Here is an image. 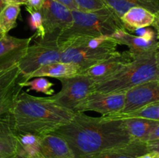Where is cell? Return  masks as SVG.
<instances>
[{
	"label": "cell",
	"mask_w": 159,
	"mask_h": 158,
	"mask_svg": "<svg viewBox=\"0 0 159 158\" xmlns=\"http://www.w3.org/2000/svg\"><path fill=\"white\" fill-rule=\"evenodd\" d=\"M159 80L155 53L133 59L119 71L94 85V91L126 92L135 86Z\"/></svg>",
	"instance_id": "cell-4"
},
{
	"label": "cell",
	"mask_w": 159,
	"mask_h": 158,
	"mask_svg": "<svg viewBox=\"0 0 159 158\" xmlns=\"http://www.w3.org/2000/svg\"><path fill=\"white\" fill-rule=\"evenodd\" d=\"M6 5V3L3 0H0V12L2 11V9L5 7V6Z\"/></svg>",
	"instance_id": "cell-37"
},
{
	"label": "cell",
	"mask_w": 159,
	"mask_h": 158,
	"mask_svg": "<svg viewBox=\"0 0 159 158\" xmlns=\"http://www.w3.org/2000/svg\"><path fill=\"white\" fill-rule=\"evenodd\" d=\"M18 63L0 65V119L10 114L23 87L19 84Z\"/></svg>",
	"instance_id": "cell-9"
},
{
	"label": "cell",
	"mask_w": 159,
	"mask_h": 158,
	"mask_svg": "<svg viewBox=\"0 0 159 158\" xmlns=\"http://www.w3.org/2000/svg\"><path fill=\"white\" fill-rule=\"evenodd\" d=\"M44 0H27L25 4L26 10H40Z\"/></svg>",
	"instance_id": "cell-29"
},
{
	"label": "cell",
	"mask_w": 159,
	"mask_h": 158,
	"mask_svg": "<svg viewBox=\"0 0 159 158\" xmlns=\"http://www.w3.org/2000/svg\"><path fill=\"white\" fill-rule=\"evenodd\" d=\"M0 158H19L18 141L10 114L0 119Z\"/></svg>",
	"instance_id": "cell-15"
},
{
	"label": "cell",
	"mask_w": 159,
	"mask_h": 158,
	"mask_svg": "<svg viewBox=\"0 0 159 158\" xmlns=\"http://www.w3.org/2000/svg\"><path fill=\"white\" fill-rule=\"evenodd\" d=\"M40 12L47 40H58L59 36L73 23L71 9L54 0H44Z\"/></svg>",
	"instance_id": "cell-8"
},
{
	"label": "cell",
	"mask_w": 159,
	"mask_h": 158,
	"mask_svg": "<svg viewBox=\"0 0 159 158\" xmlns=\"http://www.w3.org/2000/svg\"><path fill=\"white\" fill-rule=\"evenodd\" d=\"M132 140L147 142L152 130L159 124V121L141 118H127L122 119Z\"/></svg>",
	"instance_id": "cell-20"
},
{
	"label": "cell",
	"mask_w": 159,
	"mask_h": 158,
	"mask_svg": "<svg viewBox=\"0 0 159 158\" xmlns=\"http://www.w3.org/2000/svg\"><path fill=\"white\" fill-rule=\"evenodd\" d=\"M157 139H159V124L152 131V133L149 134L148 137L147 142H149V141H154L157 140Z\"/></svg>",
	"instance_id": "cell-33"
},
{
	"label": "cell",
	"mask_w": 159,
	"mask_h": 158,
	"mask_svg": "<svg viewBox=\"0 0 159 158\" xmlns=\"http://www.w3.org/2000/svg\"><path fill=\"white\" fill-rule=\"evenodd\" d=\"M126 92L93 91L76 107L75 112H96L102 116L120 112L125 103Z\"/></svg>",
	"instance_id": "cell-10"
},
{
	"label": "cell",
	"mask_w": 159,
	"mask_h": 158,
	"mask_svg": "<svg viewBox=\"0 0 159 158\" xmlns=\"http://www.w3.org/2000/svg\"><path fill=\"white\" fill-rule=\"evenodd\" d=\"M80 71L81 69L79 68V67L74 64L59 61L40 68L34 73H32L27 77L26 81L36 77H54L57 79L70 77L79 74Z\"/></svg>",
	"instance_id": "cell-18"
},
{
	"label": "cell",
	"mask_w": 159,
	"mask_h": 158,
	"mask_svg": "<svg viewBox=\"0 0 159 158\" xmlns=\"http://www.w3.org/2000/svg\"><path fill=\"white\" fill-rule=\"evenodd\" d=\"M133 60L128 50L118 52L112 57L82 70L79 74L88 76L96 82H99L119 71Z\"/></svg>",
	"instance_id": "cell-13"
},
{
	"label": "cell",
	"mask_w": 159,
	"mask_h": 158,
	"mask_svg": "<svg viewBox=\"0 0 159 158\" xmlns=\"http://www.w3.org/2000/svg\"><path fill=\"white\" fill-rule=\"evenodd\" d=\"M155 30V34H156V38L159 42V10L155 12V20H154L153 23L152 25Z\"/></svg>",
	"instance_id": "cell-32"
},
{
	"label": "cell",
	"mask_w": 159,
	"mask_h": 158,
	"mask_svg": "<svg viewBox=\"0 0 159 158\" xmlns=\"http://www.w3.org/2000/svg\"><path fill=\"white\" fill-rule=\"evenodd\" d=\"M58 43L61 51V61L74 64L81 71L119 52L117 43L107 36H71Z\"/></svg>",
	"instance_id": "cell-3"
},
{
	"label": "cell",
	"mask_w": 159,
	"mask_h": 158,
	"mask_svg": "<svg viewBox=\"0 0 159 158\" xmlns=\"http://www.w3.org/2000/svg\"><path fill=\"white\" fill-rule=\"evenodd\" d=\"M117 44L128 46L129 53L132 59L153 54L159 48V42L157 38L146 39L127 32L125 29H120L113 33L111 36Z\"/></svg>",
	"instance_id": "cell-12"
},
{
	"label": "cell",
	"mask_w": 159,
	"mask_h": 158,
	"mask_svg": "<svg viewBox=\"0 0 159 158\" xmlns=\"http://www.w3.org/2000/svg\"><path fill=\"white\" fill-rule=\"evenodd\" d=\"M40 156L41 158H75L68 143L54 133L42 136Z\"/></svg>",
	"instance_id": "cell-16"
},
{
	"label": "cell",
	"mask_w": 159,
	"mask_h": 158,
	"mask_svg": "<svg viewBox=\"0 0 159 158\" xmlns=\"http://www.w3.org/2000/svg\"><path fill=\"white\" fill-rule=\"evenodd\" d=\"M148 151H155L159 153V139L146 142Z\"/></svg>",
	"instance_id": "cell-31"
},
{
	"label": "cell",
	"mask_w": 159,
	"mask_h": 158,
	"mask_svg": "<svg viewBox=\"0 0 159 158\" xmlns=\"http://www.w3.org/2000/svg\"><path fill=\"white\" fill-rule=\"evenodd\" d=\"M58 40H40L30 45L26 54L18 62L20 81H26L32 73L41 67L61 61Z\"/></svg>",
	"instance_id": "cell-6"
},
{
	"label": "cell",
	"mask_w": 159,
	"mask_h": 158,
	"mask_svg": "<svg viewBox=\"0 0 159 158\" xmlns=\"http://www.w3.org/2000/svg\"><path fill=\"white\" fill-rule=\"evenodd\" d=\"M54 1L57 2L64 5V6H66L67 8L71 9V11L79 10V8H78L77 5L75 4L74 0H54Z\"/></svg>",
	"instance_id": "cell-30"
},
{
	"label": "cell",
	"mask_w": 159,
	"mask_h": 158,
	"mask_svg": "<svg viewBox=\"0 0 159 158\" xmlns=\"http://www.w3.org/2000/svg\"><path fill=\"white\" fill-rule=\"evenodd\" d=\"M71 12L72 25L59 36L58 41L71 36L110 37L124 28L120 19L107 7L91 12L73 10Z\"/></svg>",
	"instance_id": "cell-5"
},
{
	"label": "cell",
	"mask_w": 159,
	"mask_h": 158,
	"mask_svg": "<svg viewBox=\"0 0 159 158\" xmlns=\"http://www.w3.org/2000/svg\"><path fill=\"white\" fill-rule=\"evenodd\" d=\"M148 152L146 142L132 140L127 145L106 150L89 158H136Z\"/></svg>",
	"instance_id": "cell-19"
},
{
	"label": "cell",
	"mask_w": 159,
	"mask_h": 158,
	"mask_svg": "<svg viewBox=\"0 0 159 158\" xmlns=\"http://www.w3.org/2000/svg\"><path fill=\"white\" fill-rule=\"evenodd\" d=\"M155 62H156L157 69H158L159 75V48L157 50L156 52H155Z\"/></svg>",
	"instance_id": "cell-36"
},
{
	"label": "cell",
	"mask_w": 159,
	"mask_h": 158,
	"mask_svg": "<svg viewBox=\"0 0 159 158\" xmlns=\"http://www.w3.org/2000/svg\"><path fill=\"white\" fill-rule=\"evenodd\" d=\"M19 84L23 88L28 87V89L26 91H35L37 92L43 93L48 96L54 94V90L53 89L54 84L45 77H36L32 78V80L24 82L20 81L19 79Z\"/></svg>",
	"instance_id": "cell-24"
},
{
	"label": "cell",
	"mask_w": 159,
	"mask_h": 158,
	"mask_svg": "<svg viewBox=\"0 0 159 158\" xmlns=\"http://www.w3.org/2000/svg\"><path fill=\"white\" fill-rule=\"evenodd\" d=\"M20 12V5L6 4L0 12V37L6 35L16 26Z\"/></svg>",
	"instance_id": "cell-23"
},
{
	"label": "cell",
	"mask_w": 159,
	"mask_h": 158,
	"mask_svg": "<svg viewBox=\"0 0 159 158\" xmlns=\"http://www.w3.org/2000/svg\"><path fill=\"white\" fill-rule=\"evenodd\" d=\"M107 119H124L127 118H141V119H151L159 121V101L148 104L142 108L130 112H117L113 114L102 116Z\"/></svg>",
	"instance_id": "cell-22"
},
{
	"label": "cell",
	"mask_w": 159,
	"mask_h": 158,
	"mask_svg": "<svg viewBox=\"0 0 159 158\" xmlns=\"http://www.w3.org/2000/svg\"><path fill=\"white\" fill-rule=\"evenodd\" d=\"M33 38H17L8 34L0 37V65L18 63L26 54Z\"/></svg>",
	"instance_id": "cell-14"
},
{
	"label": "cell",
	"mask_w": 159,
	"mask_h": 158,
	"mask_svg": "<svg viewBox=\"0 0 159 158\" xmlns=\"http://www.w3.org/2000/svg\"><path fill=\"white\" fill-rule=\"evenodd\" d=\"M18 141L19 158H41L42 136L27 133H16Z\"/></svg>",
	"instance_id": "cell-21"
},
{
	"label": "cell",
	"mask_w": 159,
	"mask_h": 158,
	"mask_svg": "<svg viewBox=\"0 0 159 158\" xmlns=\"http://www.w3.org/2000/svg\"><path fill=\"white\" fill-rule=\"evenodd\" d=\"M54 133L65 139L75 158H89L132 141L122 119L93 117L81 112H75L71 122Z\"/></svg>",
	"instance_id": "cell-1"
},
{
	"label": "cell",
	"mask_w": 159,
	"mask_h": 158,
	"mask_svg": "<svg viewBox=\"0 0 159 158\" xmlns=\"http://www.w3.org/2000/svg\"><path fill=\"white\" fill-rule=\"evenodd\" d=\"M6 4H18V5H25L27 0H3Z\"/></svg>",
	"instance_id": "cell-35"
},
{
	"label": "cell",
	"mask_w": 159,
	"mask_h": 158,
	"mask_svg": "<svg viewBox=\"0 0 159 158\" xmlns=\"http://www.w3.org/2000/svg\"><path fill=\"white\" fill-rule=\"evenodd\" d=\"M58 80L61 83V90L47 98L57 105L74 112L78 105L94 91L96 81L88 76L77 74Z\"/></svg>",
	"instance_id": "cell-7"
},
{
	"label": "cell",
	"mask_w": 159,
	"mask_h": 158,
	"mask_svg": "<svg viewBox=\"0 0 159 158\" xmlns=\"http://www.w3.org/2000/svg\"><path fill=\"white\" fill-rule=\"evenodd\" d=\"M120 20L124 29L131 33L134 29L152 26L155 20V13L142 6H134L127 11Z\"/></svg>",
	"instance_id": "cell-17"
},
{
	"label": "cell",
	"mask_w": 159,
	"mask_h": 158,
	"mask_svg": "<svg viewBox=\"0 0 159 158\" xmlns=\"http://www.w3.org/2000/svg\"><path fill=\"white\" fill-rule=\"evenodd\" d=\"M30 13L29 26L32 30L35 31L34 38L39 40H44L45 29L43 26V16L40 10H27Z\"/></svg>",
	"instance_id": "cell-26"
},
{
	"label": "cell",
	"mask_w": 159,
	"mask_h": 158,
	"mask_svg": "<svg viewBox=\"0 0 159 158\" xmlns=\"http://www.w3.org/2000/svg\"><path fill=\"white\" fill-rule=\"evenodd\" d=\"M102 2L120 19H121L123 15L130 8L134 6H142L145 8L138 0H102Z\"/></svg>",
	"instance_id": "cell-25"
},
{
	"label": "cell",
	"mask_w": 159,
	"mask_h": 158,
	"mask_svg": "<svg viewBox=\"0 0 159 158\" xmlns=\"http://www.w3.org/2000/svg\"><path fill=\"white\" fill-rule=\"evenodd\" d=\"M144 7L152 12H156L159 10V0H138Z\"/></svg>",
	"instance_id": "cell-28"
},
{
	"label": "cell",
	"mask_w": 159,
	"mask_h": 158,
	"mask_svg": "<svg viewBox=\"0 0 159 158\" xmlns=\"http://www.w3.org/2000/svg\"><path fill=\"white\" fill-rule=\"evenodd\" d=\"M136 158H159V153L155 151H149Z\"/></svg>",
	"instance_id": "cell-34"
},
{
	"label": "cell",
	"mask_w": 159,
	"mask_h": 158,
	"mask_svg": "<svg viewBox=\"0 0 159 158\" xmlns=\"http://www.w3.org/2000/svg\"><path fill=\"white\" fill-rule=\"evenodd\" d=\"M75 112L54 103L47 97L21 91L10 113L16 133L43 136L54 133L71 121Z\"/></svg>",
	"instance_id": "cell-2"
},
{
	"label": "cell",
	"mask_w": 159,
	"mask_h": 158,
	"mask_svg": "<svg viewBox=\"0 0 159 158\" xmlns=\"http://www.w3.org/2000/svg\"><path fill=\"white\" fill-rule=\"evenodd\" d=\"M79 10L83 12H91L102 9L107 7L102 0H74Z\"/></svg>",
	"instance_id": "cell-27"
},
{
	"label": "cell",
	"mask_w": 159,
	"mask_h": 158,
	"mask_svg": "<svg viewBox=\"0 0 159 158\" xmlns=\"http://www.w3.org/2000/svg\"><path fill=\"white\" fill-rule=\"evenodd\" d=\"M158 101L159 80L146 82L126 91L125 103L120 112H130Z\"/></svg>",
	"instance_id": "cell-11"
}]
</instances>
